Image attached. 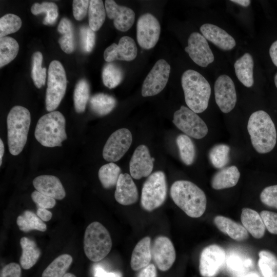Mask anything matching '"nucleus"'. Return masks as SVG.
I'll use <instances>...</instances> for the list:
<instances>
[{
  "mask_svg": "<svg viewBox=\"0 0 277 277\" xmlns=\"http://www.w3.org/2000/svg\"><path fill=\"white\" fill-rule=\"evenodd\" d=\"M260 199L265 205L277 209V185L264 188L260 193Z\"/></svg>",
  "mask_w": 277,
  "mask_h": 277,
  "instance_id": "nucleus-45",
  "label": "nucleus"
},
{
  "mask_svg": "<svg viewBox=\"0 0 277 277\" xmlns=\"http://www.w3.org/2000/svg\"><path fill=\"white\" fill-rule=\"evenodd\" d=\"M89 85L85 79L80 80L76 84L73 93L75 110L77 113L83 112L89 97Z\"/></svg>",
  "mask_w": 277,
  "mask_h": 277,
  "instance_id": "nucleus-39",
  "label": "nucleus"
},
{
  "mask_svg": "<svg viewBox=\"0 0 277 277\" xmlns=\"http://www.w3.org/2000/svg\"><path fill=\"white\" fill-rule=\"evenodd\" d=\"M259 267L264 277H277V257L268 250L259 253Z\"/></svg>",
  "mask_w": 277,
  "mask_h": 277,
  "instance_id": "nucleus-38",
  "label": "nucleus"
},
{
  "mask_svg": "<svg viewBox=\"0 0 277 277\" xmlns=\"http://www.w3.org/2000/svg\"><path fill=\"white\" fill-rule=\"evenodd\" d=\"M36 214L42 221L45 222L50 221L52 216L51 212L47 209L42 208H37Z\"/></svg>",
  "mask_w": 277,
  "mask_h": 277,
  "instance_id": "nucleus-53",
  "label": "nucleus"
},
{
  "mask_svg": "<svg viewBox=\"0 0 277 277\" xmlns=\"http://www.w3.org/2000/svg\"><path fill=\"white\" fill-rule=\"evenodd\" d=\"M174 125L185 134L195 139H202L208 133L205 121L188 107L181 106L173 114Z\"/></svg>",
  "mask_w": 277,
  "mask_h": 277,
  "instance_id": "nucleus-9",
  "label": "nucleus"
},
{
  "mask_svg": "<svg viewBox=\"0 0 277 277\" xmlns=\"http://www.w3.org/2000/svg\"><path fill=\"white\" fill-rule=\"evenodd\" d=\"M132 141L131 132L126 128L119 129L108 138L103 151L104 159L110 162L120 160L130 148Z\"/></svg>",
  "mask_w": 277,
  "mask_h": 277,
  "instance_id": "nucleus-12",
  "label": "nucleus"
},
{
  "mask_svg": "<svg viewBox=\"0 0 277 277\" xmlns=\"http://www.w3.org/2000/svg\"><path fill=\"white\" fill-rule=\"evenodd\" d=\"M150 243V238L146 236L136 244L132 251L130 261L132 270H140L150 264L152 258Z\"/></svg>",
  "mask_w": 277,
  "mask_h": 277,
  "instance_id": "nucleus-24",
  "label": "nucleus"
},
{
  "mask_svg": "<svg viewBox=\"0 0 277 277\" xmlns=\"http://www.w3.org/2000/svg\"><path fill=\"white\" fill-rule=\"evenodd\" d=\"M231 2L244 7H248L251 3V1L249 0H232Z\"/></svg>",
  "mask_w": 277,
  "mask_h": 277,
  "instance_id": "nucleus-55",
  "label": "nucleus"
},
{
  "mask_svg": "<svg viewBox=\"0 0 277 277\" xmlns=\"http://www.w3.org/2000/svg\"><path fill=\"white\" fill-rule=\"evenodd\" d=\"M19 50L17 41L9 36L0 38V67L7 65L16 56Z\"/></svg>",
  "mask_w": 277,
  "mask_h": 277,
  "instance_id": "nucleus-37",
  "label": "nucleus"
},
{
  "mask_svg": "<svg viewBox=\"0 0 277 277\" xmlns=\"http://www.w3.org/2000/svg\"><path fill=\"white\" fill-rule=\"evenodd\" d=\"M241 177V172L235 165H228L218 170L212 176L211 186L216 190L230 188L236 185Z\"/></svg>",
  "mask_w": 277,
  "mask_h": 277,
  "instance_id": "nucleus-23",
  "label": "nucleus"
},
{
  "mask_svg": "<svg viewBox=\"0 0 277 277\" xmlns=\"http://www.w3.org/2000/svg\"><path fill=\"white\" fill-rule=\"evenodd\" d=\"M59 33L63 35L58 39L62 50L67 54L72 53L75 48L73 29L71 22L67 18H63L57 27Z\"/></svg>",
  "mask_w": 277,
  "mask_h": 277,
  "instance_id": "nucleus-33",
  "label": "nucleus"
},
{
  "mask_svg": "<svg viewBox=\"0 0 277 277\" xmlns=\"http://www.w3.org/2000/svg\"><path fill=\"white\" fill-rule=\"evenodd\" d=\"M213 222L221 232L236 241H243L248 238V232L243 225L227 217L216 216Z\"/></svg>",
  "mask_w": 277,
  "mask_h": 277,
  "instance_id": "nucleus-25",
  "label": "nucleus"
},
{
  "mask_svg": "<svg viewBox=\"0 0 277 277\" xmlns=\"http://www.w3.org/2000/svg\"><path fill=\"white\" fill-rule=\"evenodd\" d=\"M90 1L74 0L72 3L73 14L75 19L82 20L86 15Z\"/></svg>",
  "mask_w": 277,
  "mask_h": 277,
  "instance_id": "nucleus-48",
  "label": "nucleus"
},
{
  "mask_svg": "<svg viewBox=\"0 0 277 277\" xmlns=\"http://www.w3.org/2000/svg\"><path fill=\"white\" fill-rule=\"evenodd\" d=\"M31 198L38 208L51 209L56 204L55 199L42 194L37 190L32 193Z\"/></svg>",
  "mask_w": 277,
  "mask_h": 277,
  "instance_id": "nucleus-46",
  "label": "nucleus"
},
{
  "mask_svg": "<svg viewBox=\"0 0 277 277\" xmlns=\"http://www.w3.org/2000/svg\"><path fill=\"white\" fill-rule=\"evenodd\" d=\"M22 249L19 263L25 270L32 268L39 259L41 252L36 243L27 237H22L20 240Z\"/></svg>",
  "mask_w": 277,
  "mask_h": 277,
  "instance_id": "nucleus-28",
  "label": "nucleus"
},
{
  "mask_svg": "<svg viewBox=\"0 0 277 277\" xmlns=\"http://www.w3.org/2000/svg\"><path fill=\"white\" fill-rule=\"evenodd\" d=\"M254 63L252 55L245 53L234 64L235 72L239 80L246 87L252 86Z\"/></svg>",
  "mask_w": 277,
  "mask_h": 277,
  "instance_id": "nucleus-27",
  "label": "nucleus"
},
{
  "mask_svg": "<svg viewBox=\"0 0 277 277\" xmlns=\"http://www.w3.org/2000/svg\"><path fill=\"white\" fill-rule=\"evenodd\" d=\"M274 84L277 88V72L274 76Z\"/></svg>",
  "mask_w": 277,
  "mask_h": 277,
  "instance_id": "nucleus-59",
  "label": "nucleus"
},
{
  "mask_svg": "<svg viewBox=\"0 0 277 277\" xmlns=\"http://www.w3.org/2000/svg\"><path fill=\"white\" fill-rule=\"evenodd\" d=\"M161 26L157 18L150 13H145L136 24V39L139 46L146 50L153 48L157 43Z\"/></svg>",
  "mask_w": 277,
  "mask_h": 277,
  "instance_id": "nucleus-11",
  "label": "nucleus"
},
{
  "mask_svg": "<svg viewBox=\"0 0 277 277\" xmlns=\"http://www.w3.org/2000/svg\"><path fill=\"white\" fill-rule=\"evenodd\" d=\"M214 97L216 104L224 113L231 112L235 107L237 95L234 84L228 75L219 76L214 86Z\"/></svg>",
  "mask_w": 277,
  "mask_h": 277,
  "instance_id": "nucleus-13",
  "label": "nucleus"
},
{
  "mask_svg": "<svg viewBox=\"0 0 277 277\" xmlns=\"http://www.w3.org/2000/svg\"><path fill=\"white\" fill-rule=\"evenodd\" d=\"M181 84L187 107L197 114L205 111L211 92L206 79L197 71L189 69L183 73Z\"/></svg>",
  "mask_w": 277,
  "mask_h": 277,
  "instance_id": "nucleus-3",
  "label": "nucleus"
},
{
  "mask_svg": "<svg viewBox=\"0 0 277 277\" xmlns=\"http://www.w3.org/2000/svg\"><path fill=\"white\" fill-rule=\"evenodd\" d=\"M64 277H76L74 274L71 273H67Z\"/></svg>",
  "mask_w": 277,
  "mask_h": 277,
  "instance_id": "nucleus-58",
  "label": "nucleus"
},
{
  "mask_svg": "<svg viewBox=\"0 0 277 277\" xmlns=\"http://www.w3.org/2000/svg\"><path fill=\"white\" fill-rule=\"evenodd\" d=\"M269 54L273 63L277 67V40L271 45L269 48Z\"/></svg>",
  "mask_w": 277,
  "mask_h": 277,
  "instance_id": "nucleus-54",
  "label": "nucleus"
},
{
  "mask_svg": "<svg viewBox=\"0 0 277 277\" xmlns=\"http://www.w3.org/2000/svg\"><path fill=\"white\" fill-rule=\"evenodd\" d=\"M121 168L113 162L102 166L99 169V180L105 189L111 188L117 184L121 173Z\"/></svg>",
  "mask_w": 277,
  "mask_h": 277,
  "instance_id": "nucleus-36",
  "label": "nucleus"
},
{
  "mask_svg": "<svg viewBox=\"0 0 277 277\" xmlns=\"http://www.w3.org/2000/svg\"><path fill=\"white\" fill-rule=\"evenodd\" d=\"M16 223L19 229L24 232L35 230L44 232L47 230L46 224L30 210H26L18 216Z\"/></svg>",
  "mask_w": 277,
  "mask_h": 277,
  "instance_id": "nucleus-30",
  "label": "nucleus"
},
{
  "mask_svg": "<svg viewBox=\"0 0 277 277\" xmlns=\"http://www.w3.org/2000/svg\"><path fill=\"white\" fill-rule=\"evenodd\" d=\"M176 143L183 163L187 166L191 165L195 159L196 150L191 137L185 134H180L176 137Z\"/></svg>",
  "mask_w": 277,
  "mask_h": 277,
  "instance_id": "nucleus-34",
  "label": "nucleus"
},
{
  "mask_svg": "<svg viewBox=\"0 0 277 277\" xmlns=\"http://www.w3.org/2000/svg\"><path fill=\"white\" fill-rule=\"evenodd\" d=\"M20 266L14 262L5 265L1 270L0 277H21Z\"/></svg>",
  "mask_w": 277,
  "mask_h": 277,
  "instance_id": "nucleus-49",
  "label": "nucleus"
},
{
  "mask_svg": "<svg viewBox=\"0 0 277 277\" xmlns=\"http://www.w3.org/2000/svg\"><path fill=\"white\" fill-rule=\"evenodd\" d=\"M243 277H260V276L255 273H251L247 274Z\"/></svg>",
  "mask_w": 277,
  "mask_h": 277,
  "instance_id": "nucleus-57",
  "label": "nucleus"
},
{
  "mask_svg": "<svg viewBox=\"0 0 277 277\" xmlns=\"http://www.w3.org/2000/svg\"><path fill=\"white\" fill-rule=\"evenodd\" d=\"M116 104V101L113 96L102 93L94 94L90 100L91 110L99 116L109 114Z\"/></svg>",
  "mask_w": 277,
  "mask_h": 277,
  "instance_id": "nucleus-32",
  "label": "nucleus"
},
{
  "mask_svg": "<svg viewBox=\"0 0 277 277\" xmlns=\"http://www.w3.org/2000/svg\"><path fill=\"white\" fill-rule=\"evenodd\" d=\"M31 12L34 15L46 13L43 24L46 25L54 24L58 16L57 6L52 2L35 3L31 8Z\"/></svg>",
  "mask_w": 277,
  "mask_h": 277,
  "instance_id": "nucleus-41",
  "label": "nucleus"
},
{
  "mask_svg": "<svg viewBox=\"0 0 277 277\" xmlns=\"http://www.w3.org/2000/svg\"><path fill=\"white\" fill-rule=\"evenodd\" d=\"M66 121L60 112L53 111L42 116L38 121L34 132L36 140L47 147L62 146L67 138Z\"/></svg>",
  "mask_w": 277,
  "mask_h": 277,
  "instance_id": "nucleus-5",
  "label": "nucleus"
},
{
  "mask_svg": "<svg viewBox=\"0 0 277 277\" xmlns=\"http://www.w3.org/2000/svg\"><path fill=\"white\" fill-rule=\"evenodd\" d=\"M231 148L229 145L219 143L213 146L208 152V159L212 166L217 170L229 165Z\"/></svg>",
  "mask_w": 277,
  "mask_h": 277,
  "instance_id": "nucleus-29",
  "label": "nucleus"
},
{
  "mask_svg": "<svg viewBox=\"0 0 277 277\" xmlns=\"http://www.w3.org/2000/svg\"><path fill=\"white\" fill-rule=\"evenodd\" d=\"M4 153V143L2 140H0V166H1L2 163V158Z\"/></svg>",
  "mask_w": 277,
  "mask_h": 277,
  "instance_id": "nucleus-56",
  "label": "nucleus"
},
{
  "mask_svg": "<svg viewBox=\"0 0 277 277\" xmlns=\"http://www.w3.org/2000/svg\"><path fill=\"white\" fill-rule=\"evenodd\" d=\"M200 31L206 39L222 50H231L236 45L235 41L232 36L213 24H204L201 26Z\"/></svg>",
  "mask_w": 277,
  "mask_h": 277,
  "instance_id": "nucleus-21",
  "label": "nucleus"
},
{
  "mask_svg": "<svg viewBox=\"0 0 277 277\" xmlns=\"http://www.w3.org/2000/svg\"><path fill=\"white\" fill-rule=\"evenodd\" d=\"M35 189L54 199L62 200L66 196V192L60 179L55 176L42 175L33 181Z\"/></svg>",
  "mask_w": 277,
  "mask_h": 277,
  "instance_id": "nucleus-22",
  "label": "nucleus"
},
{
  "mask_svg": "<svg viewBox=\"0 0 277 277\" xmlns=\"http://www.w3.org/2000/svg\"><path fill=\"white\" fill-rule=\"evenodd\" d=\"M170 72L169 64L164 59L158 60L143 83L142 96H151L161 92L168 82Z\"/></svg>",
  "mask_w": 277,
  "mask_h": 277,
  "instance_id": "nucleus-10",
  "label": "nucleus"
},
{
  "mask_svg": "<svg viewBox=\"0 0 277 277\" xmlns=\"http://www.w3.org/2000/svg\"><path fill=\"white\" fill-rule=\"evenodd\" d=\"M137 54V49L134 39L124 36L120 38L117 44L113 43L105 50L104 58L109 63L114 60L131 61Z\"/></svg>",
  "mask_w": 277,
  "mask_h": 277,
  "instance_id": "nucleus-18",
  "label": "nucleus"
},
{
  "mask_svg": "<svg viewBox=\"0 0 277 277\" xmlns=\"http://www.w3.org/2000/svg\"><path fill=\"white\" fill-rule=\"evenodd\" d=\"M66 87V75L62 64L58 61H52L48 71L46 94V107L48 111H53L58 107L65 94Z\"/></svg>",
  "mask_w": 277,
  "mask_h": 277,
  "instance_id": "nucleus-7",
  "label": "nucleus"
},
{
  "mask_svg": "<svg viewBox=\"0 0 277 277\" xmlns=\"http://www.w3.org/2000/svg\"><path fill=\"white\" fill-rule=\"evenodd\" d=\"M225 259L224 249L212 244L203 249L199 262V271L203 277H214L218 273Z\"/></svg>",
  "mask_w": 277,
  "mask_h": 277,
  "instance_id": "nucleus-14",
  "label": "nucleus"
},
{
  "mask_svg": "<svg viewBox=\"0 0 277 277\" xmlns=\"http://www.w3.org/2000/svg\"><path fill=\"white\" fill-rule=\"evenodd\" d=\"M167 195L166 176L161 171L150 174L143 184L141 204L144 209L151 211L161 206Z\"/></svg>",
  "mask_w": 277,
  "mask_h": 277,
  "instance_id": "nucleus-8",
  "label": "nucleus"
},
{
  "mask_svg": "<svg viewBox=\"0 0 277 277\" xmlns=\"http://www.w3.org/2000/svg\"><path fill=\"white\" fill-rule=\"evenodd\" d=\"M170 195L174 203L190 217H201L206 210L205 192L190 181L179 180L174 182L170 188Z\"/></svg>",
  "mask_w": 277,
  "mask_h": 277,
  "instance_id": "nucleus-2",
  "label": "nucleus"
},
{
  "mask_svg": "<svg viewBox=\"0 0 277 277\" xmlns=\"http://www.w3.org/2000/svg\"><path fill=\"white\" fill-rule=\"evenodd\" d=\"M185 51L195 64L202 67H206L214 59L207 39L199 32L190 35Z\"/></svg>",
  "mask_w": 277,
  "mask_h": 277,
  "instance_id": "nucleus-15",
  "label": "nucleus"
},
{
  "mask_svg": "<svg viewBox=\"0 0 277 277\" xmlns=\"http://www.w3.org/2000/svg\"><path fill=\"white\" fill-rule=\"evenodd\" d=\"M153 261L163 271L169 269L176 258L175 250L171 240L165 236H159L154 241L151 248Z\"/></svg>",
  "mask_w": 277,
  "mask_h": 277,
  "instance_id": "nucleus-16",
  "label": "nucleus"
},
{
  "mask_svg": "<svg viewBox=\"0 0 277 277\" xmlns=\"http://www.w3.org/2000/svg\"><path fill=\"white\" fill-rule=\"evenodd\" d=\"M72 261L73 258L70 254L60 255L46 268L42 277H64Z\"/></svg>",
  "mask_w": 277,
  "mask_h": 277,
  "instance_id": "nucleus-31",
  "label": "nucleus"
},
{
  "mask_svg": "<svg viewBox=\"0 0 277 277\" xmlns=\"http://www.w3.org/2000/svg\"><path fill=\"white\" fill-rule=\"evenodd\" d=\"M246 131L252 149L259 154L269 153L274 148L277 132L269 114L263 110L252 112L248 119Z\"/></svg>",
  "mask_w": 277,
  "mask_h": 277,
  "instance_id": "nucleus-1",
  "label": "nucleus"
},
{
  "mask_svg": "<svg viewBox=\"0 0 277 277\" xmlns=\"http://www.w3.org/2000/svg\"><path fill=\"white\" fill-rule=\"evenodd\" d=\"M106 10L102 1H90L88 9L89 26L94 31L98 30L105 20Z\"/></svg>",
  "mask_w": 277,
  "mask_h": 277,
  "instance_id": "nucleus-35",
  "label": "nucleus"
},
{
  "mask_svg": "<svg viewBox=\"0 0 277 277\" xmlns=\"http://www.w3.org/2000/svg\"><path fill=\"white\" fill-rule=\"evenodd\" d=\"M31 123L29 111L21 106L13 107L7 118V139L9 150L13 155L23 150L27 140Z\"/></svg>",
  "mask_w": 277,
  "mask_h": 277,
  "instance_id": "nucleus-4",
  "label": "nucleus"
},
{
  "mask_svg": "<svg viewBox=\"0 0 277 277\" xmlns=\"http://www.w3.org/2000/svg\"><path fill=\"white\" fill-rule=\"evenodd\" d=\"M137 277H157L156 269L154 264H150L142 269Z\"/></svg>",
  "mask_w": 277,
  "mask_h": 277,
  "instance_id": "nucleus-50",
  "label": "nucleus"
},
{
  "mask_svg": "<svg viewBox=\"0 0 277 277\" xmlns=\"http://www.w3.org/2000/svg\"><path fill=\"white\" fill-rule=\"evenodd\" d=\"M19 17L14 14H7L0 18V37L17 31L22 26Z\"/></svg>",
  "mask_w": 277,
  "mask_h": 277,
  "instance_id": "nucleus-43",
  "label": "nucleus"
},
{
  "mask_svg": "<svg viewBox=\"0 0 277 277\" xmlns=\"http://www.w3.org/2000/svg\"><path fill=\"white\" fill-rule=\"evenodd\" d=\"M114 197L119 204L123 205H130L137 201V187L129 174H120L116 185Z\"/></svg>",
  "mask_w": 277,
  "mask_h": 277,
  "instance_id": "nucleus-20",
  "label": "nucleus"
},
{
  "mask_svg": "<svg viewBox=\"0 0 277 277\" xmlns=\"http://www.w3.org/2000/svg\"><path fill=\"white\" fill-rule=\"evenodd\" d=\"M260 214L267 230L271 234H277V213L263 210Z\"/></svg>",
  "mask_w": 277,
  "mask_h": 277,
  "instance_id": "nucleus-47",
  "label": "nucleus"
},
{
  "mask_svg": "<svg viewBox=\"0 0 277 277\" xmlns=\"http://www.w3.org/2000/svg\"><path fill=\"white\" fill-rule=\"evenodd\" d=\"M82 49L86 52H90L95 45V35L89 26H82L80 30Z\"/></svg>",
  "mask_w": 277,
  "mask_h": 277,
  "instance_id": "nucleus-44",
  "label": "nucleus"
},
{
  "mask_svg": "<svg viewBox=\"0 0 277 277\" xmlns=\"http://www.w3.org/2000/svg\"><path fill=\"white\" fill-rule=\"evenodd\" d=\"M227 264L230 268L235 271L241 269L243 267L242 260L236 255H231L229 257Z\"/></svg>",
  "mask_w": 277,
  "mask_h": 277,
  "instance_id": "nucleus-51",
  "label": "nucleus"
},
{
  "mask_svg": "<svg viewBox=\"0 0 277 277\" xmlns=\"http://www.w3.org/2000/svg\"><path fill=\"white\" fill-rule=\"evenodd\" d=\"M95 277H122V275L119 272H108L105 271L102 268L97 267L94 270Z\"/></svg>",
  "mask_w": 277,
  "mask_h": 277,
  "instance_id": "nucleus-52",
  "label": "nucleus"
},
{
  "mask_svg": "<svg viewBox=\"0 0 277 277\" xmlns=\"http://www.w3.org/2000/svg\"><path fill=\"white\" fill-rule=\"evenodd\" d=\"M105 7L107 16L113 20V25L116 29L125 32L132 26L135 13L131 9L118 5L112 0L105 1Z\"/></svg>",
  "mask_w": 277,
  "mask_h": 277,
  "instance_id": "nucleus-19",
  "label": "nucleus"
},
{
  "mask_svg": "<svg viewBox=\"0 0 277 277\" xmlns=\"http://www.w3.org/2000/svg\"><path fill=\"white\" fill-rule=\"evenodd\" d=\"M241 220L243 226L255 239L262 238L265 232V226L263 220L255 210L244 208L242 209Z\"/></svg>",
  "mask_w": 277,
  "mask_h": 277,
  "instance_id": "nucleus-26",
  "label": "nucleus"
},
{
  "mask_svg": "<svg viewBox=\"0 0 277 277\" xmlns=\"http://www.w3.org/2000/svg\"><path fill=\"white\" fill-rule=\"evenodd\" d=\"M124 74L121 68L113 63H108L103 68V82L105 86L112 89L118 86L122 81Z\"/></svg>",
  "mask_w": 277,
  "mask_h": 277,
  "instance_id": "nucleus-40",
  "label": "nucleus"
},
{
  "mask_svg": "<svg viewBox=\"0 0 277 277\" xmlns=\"http://www.w3.org/2000/svg\"><path fill=\"white\" fill-rule=\"evenodd\" d=\"M112 240L107 229L100 222H93L87 227L84 237V250L92 262H98L110 251Z\"/></svg>",
  "mask_w": 277,
  "mask_h": 277,
  "instance_id": "nucleus-6",
  "label": "nucleus"
},
{
  "mask_svg": "<svg viewBox=\"0 0 277 277\" xmlns=\"http://www.w3.org/2000/svg\"><path fill=\"white\" fill-rule=\"evenodd\" d=\"M154 160L146 146H138L134 150L129 163L131 176L136 180L149 176L153 170Z\"/></svg>",
  "mask_w": 277,
  "mask_h": 277,
  "instance_id": "nucleus-17",
  "label": "nucleus"
},
{
  "mask_svg": "<svg viewBox=\"0 0 277 277\" xmlns=\"http://www.w3.org/2000/svg\"><path fill=\"white\" fill-rule=\"evenodd\" d=\"M42 53L39 51L34 53L32 57L31 77L37 88H41L46 82V68L42 67Z\"/></svg>",
  "mask_w": 277,
  "mask_h": 277,
  "instance_id": "nucleus-42",
  "label": "nucleus"
}]
</instances>
